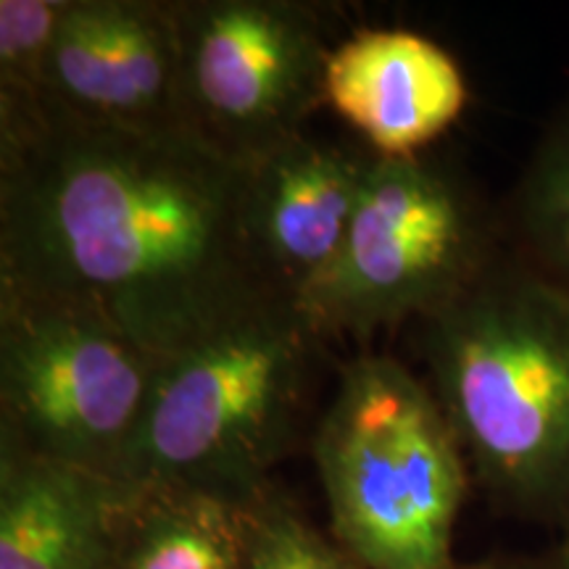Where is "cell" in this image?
<instances>
[{"label":"cell","mask_w":569,"mask_h":569,"mask_svg":"<svg viewBox=\"0 0 569 569\" xmlns=\"http://www.w3.org/2000/svg\"><path fill=\"white\" fill-rule=\"evenodd\" d=\"M467 98L457 59L409 30H361L327 61V106L382 159L422 156L457 124Z\"/></svg>","instance_id":"cell-10"},{"label":"cell","mask_w":569,"mask_h":569,"mask_svg":"<svg viewBox=\"0 0 569 569\" xmlns=\"http://www.w3.org/2000/svg\"><path fill=\"white\" fill-rule=\"evenodd\" d=\"M453 569H503V559L480 561V565H457Z\"/></svg>","instance_id":"cell-17"},{"label":"cell","mask_w":569,"mask_h":569,"mask_svg":"<svg viewBox=\"0 0 569 569\" xmlns=\"http://www.w3.org/2000/svg\"><path fill=\"white\" fill-rule=\"evenodd\" d=\"M330 530L365 569H453L469 475L425 380L386 353H359L311 436Z\"/></svg>","instance_id":"cell-4"},{"label":"cell","mask_w":569,"mask_h":569,"mask_svg":"<svg viewBox=\"0 0 569 569\" xmlns=\"http://www.w3.org/2000/svg\"><path fill=\"white\" fill-rule=\"evenodd\" d=\"M46 103L88 124L182 130L174 0H67Z\"/></svg>","instance_id":"cell-8"},{"label":"cell","mask_w":569,"mask_h":569,"mask_svg":"<svg viewBox=\"0 0 569 569\" xmlns=\"http://www.w3.org/2000/svg\"><path fill=\"white\" fill-rule=\"evenodd\" d=\"M427 388L488 503L519 522L569 519V293L503 251L419 322Z\"/></svg>","instance_id":"cell-2"},{"label":"cell","mask_w":569,"mask_h":569,"mask_svg":"<svg viewBox=\"0 0 569 569\" xmlns=\"http://www.w3.org/2000/svg\"><path fill=\"white\" fill-rule=\"evenodd\" d=\"M372 159L303 132L248 163V240L274 293L298 303L336 267Z\"/></svg>","instance_id":"cell-9"},{"label":"cell","mask_w":569,"mask_h":569,"mask_svg":"<svg viewBox=\"0 0 569 569\" xmlns=\"http://www.w3.org/2000/svg\"><path fill=\"white\" fill-rule=\"evenodd\" d=\"M322 346L301 306L272 293L163 356L119 486L259 501L293 451Z\"/></svg>","instance_id":"cell-3"},{"label":"cell","mask_w":569,"mask_h":569,"mask_svg":"<svg viewBox=\"0 0 569 569\" xmlns=\"http://www.w3.org/2000/svg\"><path fill=\"white\" fill-rule=\"evenodd\" d=\"M503 251L501 211L465 174L375 156L343 253L298 306L325 340H367L436 315Z\"/></svg>","instance_id":"cell-5"},{"label":"cell","mask_w":569,"mask_h":569,"mask_svg":"<svg viewBox=\"0 0 569 569\" xmlns=\"http://www.w3.org/2000/svg\"><path fill=\"white\" fill-rule=\"evenodd\" d=\"M248 509L193 488H127L113 569H243Z\"/></svg>","instance_id":"cell-12"},{"label":"cell","mask_w":569,"mask_h":569,"mask_svg":"<svg viewBox=\"0 0 569 569\" xmlns=\"http://www.w3.org/2000/svg\"><path fill=\"white\" fill-rule=\"evenodd\" d=\"M561 538L569 540V519H567V525H565V528H561Z\"/></svg>","instance_id":"cell-18"},{"label":"cell","mask_w":569,"mask_h":569,"mask_svg":"<svg viewBox=\"0 0 569 569\" xmlns=\"http://www.w3.org/2000/svg\"><path fill=\"white\" fill-rule=\"evenodd\" d=\"M246 196L248 163L184 130L88 124L48 103L0 119V296L172 356L274 293Z\"/></svg>","instance_id":"cell-1"},{"label":"cell","mask_w":569,"mask_h":569,"mask_svg":"<svg viewBox=\"0 0 569 569\" xmlns=\"http://www.w3.org/2000/svg\"><path fill=\"white\" fill-rule=\"evenodd\" d=\"M180 124L253 163L306 132L325 106L332 48L322 11L301 0H174Z\"/></svg>","instance_id":"cell-7"},{"label":"cell","mask_w":569,"mask_h":569,"mask_svg":"<svg viewBox=\"0 0 569 569\" xmlns=\"http://www.w3.org/2000/svg\"><path fill=\"white\" fill-rule=\"evenodd\" d=\"M127 488L0 443V569H113Z\"/></svg>","instance_id":"cell-11"},{"label":"cell","mask_w":569,"mask_h":569,"mask_svg":"<svg viewBox=\"0 0 569 569\" xmlns=\"http://www.w3.org/2000/svg\"><path fill=\"white\" fill-rule=\"evenodd\" d=\"M503 569H569V540L561 538L546 551L503 559Z\"/></svg>","instance_id":"cell-16"},{"label":"cell","mask_w":569,"mask_h":569,"mask_svg":"<svg viewBox=\"0 0 569 569\" xmlns=\"http://www.w3.org/2000/svg\"><path fill=\"white\" fill-rule=\"evenodd\" d=\"M509 251L569 293V92L501 211Z\"/></svg>","instance_id":"cell-13"},{"label":"cell","mask_w":569,"mask_h":569,"mask_svg":"<svg viewBox=\"0 0 569 569\" xmlns=\"http://www.w3.org/2000/svg\"><path fill=\"white\" fill-rule=\"evenodd\" d=\"M243 569H365L336 538L306 519L280 490H267L248 509Z\"/></svg>","instance_id":"cell-15"},{"label":"cell","mask_w":569,"mask_h":569,"mask_svg":"<svg viewBox=\"0 0 569 569\" xmlns=\"http://www.w3.org/2000/svg\"><path fill=\"white\" fill-rule=\"evenodd\" d=\"M161 359L82 311L0 296V443L119 482Z\"/></svg>","instance_id":"cell-6"},{"label":"cell","mask_w":569,"mask_h":569,"mask_svg":"<svg viewBox=\"0 0 569 569\" xmlns=\"http://www.w3.org/2000/svg\"><path fill=\"white\" fill-rule=\"evenodd\" d=\"M67 0H0V113L46 103V67Z\"/></svg>","instance_id":"cell-14"}]
</instances>
